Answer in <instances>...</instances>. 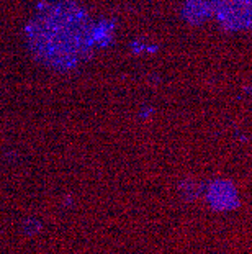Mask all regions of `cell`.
I'll list each match as a JSON object with an SVG mask.
<instances>
[{"instance_id": "1", "label": "cell", "mask_w": 252, "mask_h": 254, "mask_svg": "<svg viewBox=\"0 0 252 254\" xmlns=\"http://www.w3.org/2000/svg\"><path fill=\"white\" fill-rule=\"evenodd\" d=\"M26 45L43 66L71 71L90 56L95 25L89 12L72 0L43 3L25 26Z\"/></svg>"}, {"instance_id": "2", "label": "cell", "mask_w": 252, "mask_h": 254, "mask_svg": "<svg viewBox=\"0 0 252 254\" xmlns=\"http://www.w3.org/2000/svg\"><path fill=\"white\" fill-rule=\"evenodd\" d=\"M213 15L226 30L252 28V0H211Z\"/></svg>"}, {"instance_id": "3", "label": "cell", "mask_w": 252, "mask_h": 254, "mask_svg": "<svg viewBox=\"0 0 252 254\" xmlns=\"http://www.w3.org/2000/svg\"><path fill=\"white\" fill-rule=\"evenodd\" d=\"M208 203L214 210H233L238 207V192L233 187V184L224 181H214L208 187Z\"/></svg>"}, {"instance_id": "4", "label": "cell", "mask_w": 252, "mask_h": 254, "mask_svg": "<svg viewBox=\"0 0 252 254\" xmlns=\"http://www.w3.org/2000/svg\"><path fill=\"white\" fill-rule=\"evenodd\" d=\"M213 13L211 2L206 0H189L184 7V17L190 23H202Z\"/></svg>"}]
</instances>
